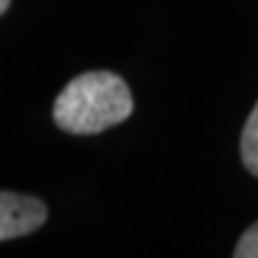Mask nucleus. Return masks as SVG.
Instances as JSON below:
<instances>
[{"label": "nucleus", "mask_w": 258, "mask_h": 258, "mask_svg": "<svg viewBox=\"0 0 258 258\" xmlns=\"http://www.w3.org/2000/svg\"><path fill=\"white\" fill-rule=\"evenodd\" d=\"M132 93L112 72H86L64 86L53 105V120L70 134H98L132 115Z\"/></svg>", "instance_id": "nucleus-1"}, {"label": "nucleus", "mask_w": 258, "mask_h": 258, "mask_svg": "<svg viewBox=\"0 0 258 258\" xmlns=\"http://www.w3.org/2000/svg\"><path fill=\"white\" fill-rule=\"evenodd\" d=\"M46 218L48 208L41 199L0 191V241L36 232Z\"/></svg>", "instance_id": "nucleus-2"}, {"label": "nucleus", "mask_w": 258, "mask_h": 258, "mask_svg": "<svg viewBox=\"0 0 258 258\" xmlns=\"http://www.w3.org/2000/svg\"><path fill=\"white\" fill-rule=\"evenodd\" d=\"M241 160L251 175L258 177V103L253 105L241 132Z\"/></svg>", "instance_id": "nucleus-3"}, {"label": "nucleus", "mask_w": 258, "mask_h": 258, "mask_svg": "<svg viewBox=\"0 0 258 258\" xmlns=\"http://www.w3.org/2000/svg\"><path fill=\"white\" fill-rule=\"evenodd\" d=\"M237 258H258V222H253L249 230L241 234V239L237 241L234 249Z\"/></svg>", "instance_id": "nucleus-4"}, {"label": "nucleus", "mask_w": 258, "mask_h": 258, "mask_svg": "<svg viewBox=\"0 0 258 258\" xmlns=\"http://www.w3.org/2000/svg\"><path fill=\"white\" fill-rule=\"evenodd\" d=\"M8 8H10V0H0V15H3Z\"/></svg>", "instance_id": "nucleus-5"}]
</instances>
